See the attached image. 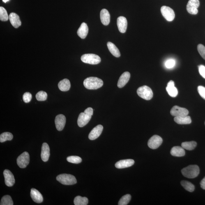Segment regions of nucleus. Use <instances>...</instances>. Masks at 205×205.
<instances>
[{
    "mask_svg": "<svg viewBox=\"0 0 205 205\" xmlns=\"http://www.w3.org/2000/svg\"><path fill=\"white\" fill-rule=\"evenodd\" d=\"M83 84L86 89L95 90L101 88L103 85V82L101 79L98 78L90 77L85 79Z\"/></svg>",
    "mask_w": 205,
    "mask_h": 205,
    "instance_id": "1",
    "label": "nucleus"
},
{
    "mask_svg": "<svg viewBox=\"0 0 205 205\" xmlns=\"http://www.w3.org/2000/svg\"><path fill=\"white\" fill-rule=\"evenodd\" d=\"M93 114V109L92 108H87L83 112L79 114L77 123L80 127H83L88 124Z\"/></svg>",
    "mask_w": 205,
    "mask_h": 205,
    "instance_id": "2",
    "label": "nucleus"
},
{
    "mask_svg": "<svg viewBox=\"0 0 205 205\" xmlns=\"http://www.w3.org/2000/svg\"><path fill=\"white\" fill-rule=\"evenodd\" d=\"M182 174L185 177L193 178L197 177L200 172L198 166L197 165H191L184 168L181 171Z\"/></svg>",
    "mask_w": 205,
    "mask_h": 205,
    "instance_id": "3",
    "label": "nucleus"
},
{
    "mask_svg": "<svg viewBox=\"0 0 205 205\" xmlns=\"http://www.w3.org/2000/svg\"><path fill=\"white\" fill-rule=\"evenodd\" d=\"M58 181L64 185H73L77 183L75 176L71 174H63L59 175L56 178Z\"/></svg>",
    "mask_w": 205,
    "mask_h": 205,
    "instance_id": "4",
    "label": "nucleus"
},
{
    "mask_svg": "<svg viewBox=\"0 0 205 205\" xmlns=\"http://www.w3.org/2000/svg\"><path fill=\"white\" fill-rule=\"evenodd\" d=\"M137 93L139 97L144 100H151L153 97L152 91L147 86L140 87L137 89Z\"/></svg>",
    "mask_w": 205,
    "mask_h": 205,
    "instance_id": "5",
    "label": "nucleus"
},
{
    "mask_svg": "<svg viewBox=\"0 0 205 205\" xmlns=\"http://www.w3.org/2000/svg\"><path fill=\"white\" fill-rule=\"evenodd\" d=\"M81 61L85 63L92 65L99 63L101 61L100 58L96 54H87L83 55L81 57Z\"/></svg>",
    "mask_w": 205,
    "mask_h": 205,
    "instance_id": "6",
    "label": "nucleus"
},
{
    "mask_svg": "<svg viewBox=\"0 0 205 205\" xmlns=\"http://www.w3.org/2000/svg\"><path fill=\"white\" fill-rule=\"evenodd\" d=\"M29 155L27 152H25L18 157L17 163L18 165L22 168H24L27 167L29 162Z\"/></svg>",
    "mask_w": 205,
    "mask_h": 205,
    "instance_id": "7",
    "label": "nucleus"
},
{
    "mask_svg": "<svg viewBox=\"0 0 205 205\" xmlns=\"http://www.w3.org/2000/svg\"><path fill=\"white\" fill-rule=\"evenodd\" d=\"M161 12L163 17L168 22H172L175 18L174 12L169 7L163 6L161 8Z\"/></svg>",
    "mask_w": 205,
    "mask_h": 205,
    "instance_id": "8",
    "label": "nucleus"
},
{
    "mask_svg": "<svg viewBox=\"0 0 205 205\" xmlns=\"http://www.w3.org/2000/svg\"><path fill=\"white\" fill-rule=\"evenodd\" d=\"M199 5V0H189L187 6V12L192 15H197Z\"/></svg>",
    "mask_w": 205,
    "mask_h": 205,
    "instance_id": "9",
    "label": "nucleus"
},
{
    "mask_svg": "<svg viewBox=\"0 0 205 205\" xmlns=\"http://www.w3.org/2000/svg\"><path fill=\"white\" fill-rule=\"evenodd\" d=\"M162 142V139L160 136L155 135L149 139L148 142V147L152 149H155L160 146Z\"/></svg>",
    "mask_w": 205,
    "mask_h": 205,
    "instance_id": "10",
    "label": "nucleus"
},
{
    "mask_svg": "<svg viewBox=\"0 0 205 205\" xmlns=\"http://www.w3.org/2000/svg\"><path fill=\"white\" fill-rule=\"evenodd\" d=\"M170 113L171 115L174 117H182L188 116L189 112L187 109L175 106L171 109Z\"/></svg>",
    "mask_w": 205,
    "mask_h": 205,
    "instance_id": "11",
    "label": "nucleus"
},
{
    "mask_svg": "<svg viewBox=\"0 0 205 205\" xmlns=\"http://www.w3.org/2000/svg\"><path fill=\"white\" fill-rule=\"evenodd\" d=\"M5 182L8 187L13 186L15 183V179L13 174L10 170L6 169L3 171Z\"/></svg>",
    "mask_w": 205,
    "mask_h": 205,
    "instance_id": "12",
    "label": "nucleus"
},
{
    "mask_svg": "<svg viewBox=\"0 0 205 205\" xmlns=\"http://www.w3.org/2000/svg\"><path fill=\"white\" fill-rule=\"evenodd\" d=\"M55 123L58 130L61 131L64 128L66 123L65 117L63 114L58 115L56 117Z\"/></svg>",
    "mask_w": 205,
    "mask_h": 205,
    "instance_id": "13",
    "label": "nucleus"
},
{
    "mask_svg": "<svg viewBox=\"0 0 205 205\" xmlns=\"http://www.w3.org/2000/svg\"><path fill=\"white\" fill-rule=\"evenodd\" d=\"M103 130V127L102 125H98L94 127L90 132L89 138L90 140H93L99 137Z\"/></svg>",
    "mask_w": 205,
    "mask_h": 205,
    "instance_id": "14",
    "label": "nucleus"
},
{
    "mask_svg": "<svg viewBox=\"0 0 205 205\" xmlns=\"http://www.w3.org/2000/svg\"><path fill=\"white\" fill-rule=\"evenodd\" d=\"M50 156V149L48 144L47 143H43L42 144L41 157L42 159L44 162H47Z\"/></svg>",
    "mask_w": 205,
    "mask_h": 205,
    "instance_id": "15",
    "label": "nucleus"
},
{
    "mask_svg": "<svg viewBox=\"0 0 205 205\" xmlns=\"http://www.w3.org/2000/svg\"><path fill=\"white\" fill-rule=\"evenodd\" d=\"M117 25L120 32L124 33L126 32L127 27V19L123 17H119L117 19Z\"/></svg>",
    "mask_w": 205,
    "mask_h": 205,
    "instance_id": "16",
    "label": "nucleus"
},
{
    "mask_svg": "<svg viewBox=\"0 0 205 205\" xmlns=\"http://www.w3.org/2000/svg\"><path fill=\"white\" fill-rule=\"evenodd\" d=\"M135 163V161L132 159H126L119 161L115 164V167L118 169L132 167Z\"/></svg>",
    "mask_w": 205,
    "mask_h": 205,
    "instance_id": "17",
    "label": "nucleus"
},
{
    "mask_svg": "<svg viewBox=\"0 0 205 205\" xmlns=\"http://www.w3.org/2000/svg\"><path fill=\"white\" fill-rule=\"evenodd\" d=\"M130 77V74L128 72H125L123 73L118 80V88H123L129 80Z\"/></svg>",
    "mask_w": 205,
    "mask_h": 205,
    "instance_id": "18",
    "label": "nucleus"
},
{
    "mask_svg": "<svg viewBox=\"0 0 205 205\" xmlns=\"http://www.w3.org/2000/svg\"><path fill=\"white\" fill-rule=\"evenodd\" d=\"M101 21L104 25L107 26L110 22V15L109 12L106 9H103L100 12Z\"/></svg>",
    "mask_w": 205,
    "mask_h": 205,
    "instance_id": "19",
    "label": "nucleus"
},
{
    "mask_svg": "<svg viewBox=\"0 0 205 205\" xmlns=\"http://www.w3.org/2000/svg\"><path fill=\"white\" fill-rule=\"evenodd\" d=\"M166 90L171 97H175L177 96L178 93V90L175 87L174 82L173 81H169L168 83Z\"/></svg>",
    "mask_w": 205,
    "mask_h": 205,
    "instance_id": "20",
    "label": "nucleus"
},
{
    "mask_svg": "<svg viewBox=\"0 0 205 205\" xmlns=\"http://www.w3.org/2000/svg\"><path fill=\"white\" fill-rule=\"evenodd\" d=\"M9 19L12 25L15 28H18L22 25L19 16L15 13H10L9 16Z\"/></svg>",
    "mask_w": 205,
    "mask_h": 205,
    "instance_id": "21",
    "label": "nucleus"
},
{
    "mask_svg": "<svg viewBox=\"0 0 205 205\" xmlns=\"http://www.w3.org/2000/svg\"><path fill=\"white\" fill-rule=\"evenodd\" d=\"M31 196L32 199L35 202L40 203L43 202V196L40 192L36 189L35 188L31 189Z\"/></svg>",
    "mask_w": 205,
    "mask_h": 205,
    "instance_id": "22",
    "label": "nucleus"
},
{
    "mask_svg": "<svg viewBox=\"0 0 205 205\" xmlns=\"http://www.w3.org/2000/svg\"><path fill=\"white\" fill-rule=\"evenodd\" d=\"M89 28L86 23L83 22L77 31V34L80 38L82 39L85 38L87 36Z\"/></svg>",
    "mask_w": 205,
    "mask_h": 205,
    "instance_id": "23",
    "label": "nucleus"
},
{
    "mask_svg": "<svg viewBox=\"0 0 205 205\" xmlns=\"http://www.w3.org/2000/svg\"><path fill=\"white\" fill-rule=\"evenodd\" d=\"M171 154L173 156L181 157L184 156L185 152L182 147L174 146L171 149Z\"/></svg>",
    "mask_w": 205,
    "mask_h": 205,
    "instance_id": "24",
    "label": "nucleus"
},
{
    "mask_svg": "<svg viewBox=\"0 0 205 205\" xmlns=\"http://www.w3.org/2000/svg\"><path fill=\"white\" fill-rule=\"evenodd\" d=\"M174 121L178 124L181 125L189 124L192 123L190 116L175 117Z\"/></svg>",
    "mask_w": 205,
    "mask_h": 205,
    "instance_id": "25",
    "label": "nucleus"
},
{
    "mask_svg": "<svg viewBox=\"0 0 205 205\" xmlns=\"http://www.w3.org/2000/svg\"><path fill=\"white\" fill-rule=\"evenodd\" d=\"M59 89L62 91H68L70 89L71 84L69 80L64 79L60 81L58 85Z\"/></svg>",
    "mask_w": 205,
    "mask_h": 205,
    "instance_id": "26",
    "label": "nucleus"
},
{
    "mask_svg": "<svg viewBox=\"0 0 205 205\" xmlns=\"http://www.w3.org/2000/svg\"><path fill=\"white\" fill-rule=\"evenodd\" d=\"M107 47L111 53L115 57L119 58L121 56V53H120L119 49L112 42H108Z\"/></svg>",
    "mask_w": 205,
    "mask_h": 205,
    "instance_id": "27",
    "label": "nucleus"
},
{
    "mask_svg": "<svg viewBox=\"0 0 205 205\" xmlns=\"http://www.w3.org/2000/svg\"><path fill=\"white\" fill-rule=\"evenodd\" d=\"M181 146L184 149L188 150V151H192L197 146V143L194 141L185 142L182 143Z\"/></svg>",
    "mask_w": 205,
    "mask_h": 205,
    "instance_id": "28",
    "label": "nucleus"
},
{
    "mask_svg": "<svg viewBox=\"0 0 205 205\" xmlns=\"http://www.w3.org/2000/svg\"><path fill=\"white\" fill-rule=\"evenodd\" d=\"M74 203L75 205H87L88 203V199L86 197L77 196L74 199Z\"/></svg>",
    "mask_w": 205,
    "mask_h": 205,
    "instance_id": "29",
    "label": "nucleus"
},
{
    "mask_svg": "<svg viewBox=\"0 0 205 205\" xmlns=\"http://www.w3.org/2000/svg\"><path fill=\"white\" fill-rule=\"evenodd\" d=\"M181 184L185 190L189 192H193L195 189L194 185L190 182L186 181H182Z\"/></svg>",
    "mask_w": 205,
    "mask_h": 205,
    "instance_id": "30",
    "label": "nucleus"
},
{
    "mask_svg": "<svg viewBox=\"0 0 205 205\" xmlns=\"http://www.w3.org/2000/svg\"><path fill=\"white\" fill-rule=\"evenodd\" d=\"M13 138V135L10 132H4L0 135V142H3L7 141H11Z\"/></svg>",
    "mask_w": 205,
    "mask_h": 205,
    "instance_id": "31",
    "label": "nucleus"
},
{
    "mask_svg": "<svg viewBox=\"0 0 205 205\" xmlns=\"http://www.w3.org/2000/svg\"><path fill=\"white\" fill-rule=\"evenodd\" d=\"M1 205H13V201L11 197L9 195L3 196L1 199Z\"/></svg>",
    "mask_w": 205,
    "mask_h": 205,
    "instance_id": "32",
    "label": "nucleus"
},
{
    "mask_svg": "<svg viewBox=\"0 0 205 205\" xmlns=\"http://www.w3.org/2000/svg\"><path fill=\"white\" fill-rule=\"evenodd\" d=\"M9 19V17L6 9L0 7V19L2 22H6Z\"/></svg>",
    "mask_w": 205,
    "mask_h": 205,
    "instance_id": "33",
    "label": "nucleus"
},
{
    "mask_svg": "<svg viewBox=\"0 0 205 205\" xmlns=\"http://www.w3.org/2000/svg\"><path fill=\"white\" fill-rule=\"evenodd\" d=\"M131 199V196L129 194H127L123 196L120 199L118 205H127L130 202Z\"/></svg>",
    "mask_w": 205,
    "mask_h": 205,
    "instance_id": "34",
    "label": "nucleus"
},
{
    "mask_svg": "<svg viewBox=\"0 0 205 205\" xmlns=\"http://www.w3.org/2000/svg\"><path fill=\"white\" fill-rule=\"evenodd\" d=\"M47 93L45 92L40 91L37 93L36 98L39 101H43L47 99Z\"/></svg>",
    "mask_w": 205,
    "mask_h": 205,
    "instance_id": "35",
    "label": "nucleus"
},
{
    "mask_svg": "<svg viewBox=\"0 0 205 205\" xmlns=\"http://www.w3.org/2000/svg\"><path fill=\"white\" fill-rule=\"evenodd\" d=\"M67 160L69 162L74 164H79L82 162L81 157L77 156H71L67 158Z\"/></svg>",
    "mask_w": 205,
    "mask_h": 205,
    "instance_id": "36",
    "label": "nucleus"
},
{
    "mask_svg": "<svg viewBox=\"0 0 205 205\" xmlns=\"http://www.w3.org/2000/svg\"><path fill=\"white\" fill-rule=\"evenodd\" d=\"M198 50L200 55L203 59L205 60V47L202 44H199L198 46Z\"/></svg>",
    "mask_w": 205,
    "mask_h": 205,
    "instance_id": "37",
    "label": "nucleus"
},
{
    "mask_svg": "<svg viewBox=\"0 0 205 205\" xmlns=\"http://www.w3.org/2000/svg\"><path fill=\"white\" fill-rule=\"evenodd\" d=\"M32 98V95L31 93L28 92H26L23 95V100L26 103H28L31 101Z\"/></svg>",
    "mask_w": 205,
    "mask_h": 205,
    "instance_id": "38",
    "label": "nucleus"
},
{
    "mask_svg": "<svg viewBox=\"0 0 205 205\" xmlns=\"http://www.w3.org/2000/svg\"><path fill=\"white\" fill-rule=\"evenodd\" d=\"M176 65V61L174 60L170 59L167 60L165 63L166 68H174Z\"/></svg>",
    "mask_w": 205,
    "mask_h": 205,
    "instance_id": "39",
    "label": "nucleus"
},
{
    "mask_svg": "<svg viewBox=\"0 0 205 205\" xmlns=\"http://www.w3.org/2000/svg\"><path fill=\"white\" fill-rule=\"evenodd\" d=\"M198 91L199 94L205 100V88L202 86L198 87Z\"/></svg>",
    "mask_w": 205,
    "mask_h": 205,
    "instance_id": "40",
    "label": "nucleus"
},
{
    "mask_svg": "<svg viewBox=\"0 0 205 205\" xmlns=\"http://www.w3.org/2000/svg\"><path fill=\"white\" fill-rule=\"evenodd\" d=\"M198 68L199 74L205 79V67L204 65H200L199 66Z\"/></svg>",
    "mask_w": 205,
    "mask_h": 205,
    "instance_id": "41",
    "label": "nucleus"
},
{
    "mask_svg": "<svg viewBox=\"0 0 205 205\" xmlns=\"http://www.w3.org/2000/svg\"><path fill=\"white\" fill-rule=\"evenodd\" d=\"M200 185L201 188L205 190V177L201 181Z\"/></svg>",
    "mask_w": 205,
    "mask_h": 205,
    "instance_id": "42",
    "label": "nucleus"
},
{
    "mask_svg": "<svg viewBox=\"0 0 205 205\" xmlns=\"http://www.w3.org/2000/svg\"><path fill=\"white\" fill-rule=\"evenodd\" d=\"M9 1V0H2V1L3 2L6 3L7 2Z\"/></svg>",
    "mask_w": 205,
    "mask_h": 205,
    "instance_id": "43",
    "label": "nucleus"
},
{
    "mask_svg": "<svg viewBox=\"0 0 205 205\" xmlns=\"http://www.w3.org/2000/svg\"></svg>",
    "mask_w": 205,
    "mask_h": 205,
    "instance_id": "44",
    "label": "nucleus"
}]
</instances>
